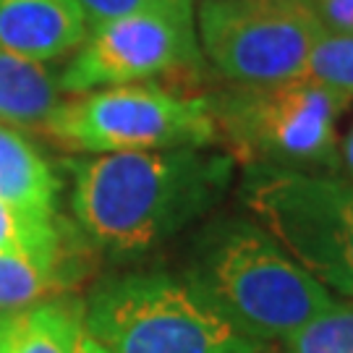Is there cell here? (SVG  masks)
I'll list each match as a JSON object with an SVG mask.
<instances>
[{
	"label": "cell",
	"mask_w": 353,
	"mask_h": 353,
	"mask_svg": "<svg viewBox=\"0 0 353 353\" xmlns=\"http://www.w3.org/2000/svg\"><path fill=\"white\" fill-rule=\"evenodd\" d=\"M76 353H105V351H102L100 345H97V343L92 341L87 332H84V335H81V341H79V351Z\"/></svg>",
	"instance_id": "obj_21"
},
{
	"label": "cell",
	"mask_w": 353,
	"mask_h": 353,
	"mask_svg": "<svg viewBox=\"0 0 353 353\" xmlns=\"http://www.w3.org/2000/svg\"><path fill=\"white\" fill-rule=\"evenodd\" d=\"M84 335V303L52 299L11 316L8 353H76Z\"/></svg>",
	"instance_id": "obj_13"
},
{
	"label": "cell",
	"mask_w": 353,
	"mask_h": 353,
	"mask_svg": "<svg viewBox=\"0 0 353 353\" xmlns=\"http://www.w3.org/2000/svg\"><path fill=\"white\" fill-rule=\"evenodd\" d=\"M186 283L243 338L285 341L332 303L330 290L254 220L228 217L199 230Z\"/></svg>",
	"instance_id": "obj_2"
},
{
	"label": "cell",
	"mask_w": 353,
	"mask_h": 353,
	"mask_svg": "<svg viewBox=\"0 0 353 353\" xmlns=\"http://www.w3.org/2000/svg\"><path fill=\"white\" fill-rule=\"evenodd\" d=\"M314 13L332 34H353V0H312Z\"/></svg>",
	"instance_id": "obj_18"
},
{
	"label": "cell",
	"mask_w": 353,
	"mask_h": 353,
	"mask_svg": "<svg viewBox=\"0 0 353 353\" xmlns=\"http://www.w3.org/2000/svg\"><path fill=\"white\" fill-rule=\"evenodd\" d=\"M84 332L105 353H259L186 280L134 272L102 280L84 303Z\"/></svg>",
	"instance_id": "obj_4"
},
{
	"label": "cell",
	"mask_w": 353,
	"mask_h": 353,
	"mask_svg": "<svg viewBox=\"0 0 353 353\" xmlns=\"http://www.w3.org/2000/svg\"><path fill=\"white\" fill-rule=\"evenodd\" d=\"M79 3L84 8L89 29L139 13H165V16L191 19L194 11V0H79Z\"/></svg>",
	"instance_id": "obj_17"
},
{
	"label": "cell",
	"mask_w": 353,
	"mask_h": 353,
	"mask_svg": "<svg viewBox=\"0 0 353 353\" xmlns=\"http://www.w3.org/2000/svg\"><path fill=\"white\" fill-rule=\"evenodd\" d=\"M58 76L39 61L0 45V123L11 128H45L61 105Z\"/></svg>",
	"instance_id": "obj_11"
},
{
	"label": "cell",
	"mask_w": 353,
	"mask_h": 353,
	"mask_svg": "<svg viewBox=\"0 0 353 353\" xmlns=\"http://www.w3.org/2000/svg\"><path fill=\"white\" fill-rule=\"evenodd\" d=\"M199 63L202 52L191 19L139 13L92 26L84 45L58 76V84L68 94H87L150 84L157 76L189 74Z\"/></svg>",
	"instance_id": "obj_8"
},
{
	"label": "cell",
	"mask_w": 353,
	"mask_h": 353,
	"mask_svg": "<svg viewBox=\"0 0 353 353\" xmlns=\"http://www.w3.org/2000/svg\"><path fill=\"white\" fill-rule=\"evenodd\" d=\"M79 280V256L68 246L55 254L0 252V314H19L52 301Z\"/></svg>",
	"instance_id": "obj_10"
},
{
	"label": "cell",
	"mask_w": 353,
	"mask_h": 353,
	"mask_svg": "<svg viewBox=\"0 0 353 353\" xmlns=\"http://www.w3.org/2000/svg\"><path fill=\"white\" fill-rule=\"evenodd\" d=\"M325 26L312 0H202L199 48L230 84L303 76Z\"/></svg>",
	"instance_id": "obj_7"
},
{
	"label": "cell",
	"mask_w": 353,
	"mask_h": 353,
	"mask_svg": "<svg viewBox=\"0 0 353 353\" xmlns=\"http://www.w3.org/2000/svg\"><path fill=\"white\" fill-rule=\"evenodd\" d=\"M89 34L79 0H0V45L48 63L76 52Z\"/></svg>",
	"instance_id": "obj_9"
},
{
	"label": "cell",
	"mask_w": 353,
	"mask_h": 353,
	"mask_svg": "<svg viewBox=\"0 0 353 353\" xmlns=\"http://www.w3.org/2000/svg\"><path fill=\"white\" fill-rule=\"evenodd\" d=\"M236 157L212 147L113 152L74 163L71 212L94 246L144 254L225 199Z\"/></svg>",
	"instance_id": "obj_1"
},
{
	"label": "cell",
	"mask_w": 353,
	"mask_h": 353,
	"mask_svg": "<svg viewBox=\"0 0 353 353\" xmlns=\"http://www.w3.org/2000/svg\"><path fill=\"white\" fill-rule=\"evenodd\" d=\"M11 316L0 314V353H8V332H11Z\"/></svg>",
	"instance_id": "obj_20"
},
{
	"label": "cell",
	"mask_w": 353,
	"mask_h": 353,
	"mask_svg": "<svg viewBox=\"0 0 353 353\" xmlns=\"http://www.w3.org/2000/svg\"><path fill=\"white\" fill-rule=\"evenodd\" d=\"M285 353H353V301H332L283 341Z\"/></svg>",
	"instance_id": "obj_15"
},
{
	"label": "cell",
	"mask_w": 353,
	"mask_h": 353,
	"mask_svg": "<svg viewBox=\"0 0 353 353\" xmlns=\"http://www.w3.org/2000/svg\"><path fill=\"white\" fill-rule=\"evenodd\" d=\"M341 163H343V168H345V173H348V178H351V183H353V128L348 131V137H345L343 144H341Z\"/></svg>",
	"instance_id": "obj_19"
},
{
	"label": "cell",
	"mask_w": 353,
	"mask_h": 353,
	"mask_svg": "<svg viewBox=\"0 0 353 353\" xmlns=\"http://www.w3.org/2000/svg\"><path fill=\"white\" fill-rule=\"evenodd\" d=\"M259 353H285V351H283V345H275V348H267V345H265Z\"/></svg>",
	"instance_id": "obj_22"
},
{
	"label": "cell",
	"mask_w": 353,
	"mask_h": 353,
	"mask_svg": "<svg viewBox=\"0 0 353 353\" xmlns=\"http://www.w3.org/2000/svg\"><path fill=\"white\" fill-rule=\"evenodd\" d=\"M71 236L58 212H32L0 199V252L55 254L71 246Z\"/></svg>",
	"instance_id": "obj_14"
},
{
	"label": "cell",
	"mask_w": 353,
	"mask_h": 353,
	"mask_svg": "<svg viewBox=\"0 0 353 353\" xmlns=\"http://www.w3.org/2000/svg\"><path fill=\"white\" fill-rule=\"evenodd\" d=\"M303 76L322 87L338 89L353 97V34L325 32L316 39Z\"/></svg>",
	"instance_id": "obj_16"
},
{
	"label": "cell",
	"mask_w": 353,
	"mask_h": 353,
	"mask_svg": "<svg viewBox=\"0 0 353 353\" xmlns=\"http://www.w3.org/2000/svg\"><path fill=\"white\" fill-rule=\"evenodd\" d=\"M61 181L21 131L0 123V199L32 212L55 214Z\"/></svg>",
	"instance_id": "obj_12"
},
{
	"label": "cell",
	"mask_w": 353,
	"mask_h": 353,
	"mask_svg": "<svg viewBox=\"0 0 353 353\" xmlns=\"http://www.w3.org/2000/svg\"><path fill=\"white\" fill-rule=\"evenodd\" d=\"M220 141L246 168H335L338 123L353 97L306 76L272 84H233L207 97Z\"/></svg>",
	"instance_id": "obj_3"
},
{
	"label": "cell",
	"mask_w": 353,
	"mask_h": 353,
	"mask_svg": "<svg viewBox=\"0 0 353 353\" xmlns=\"http://www.w3.org/2000/svg\"><path fill=\"white\" fill-rule=\"evenodd\" d=\"M55 144L89 154L212 147L220 128L207 97L154 84L97 89L55 108L42 128Z\"/></svg>",
	"instance_id": "obj_6"
},
{
	"label": "cell",
	"mask_w": 353,
	"mask_h": 353,
	"mask_svg": "<svg viewBox=\"0 0 353 353\" xmlns=\"http://www.w3.org/2000/svg\"><path fill=\"white\" fill-rule=\"evenodd\" d=\"M241 202L316 283L353 299V183L312 170L246 168Z\"/></svg>",
	"instance_id": "obj_5"
}]
</instances>
